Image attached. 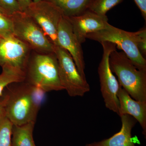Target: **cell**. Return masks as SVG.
<instances>
[{"mask_svg": "<svg viewBox=\"0 0 146 146\" xmlns=\"http://www.w3.org/2000/svg\"><path fill=\"white\" fill-rule=\"evenodd\" d=\"M86 39L102 43H114L117 48L121 50L137 69L146 72V58L140 53L137 46L138 31L130 32L115 27L108 24L105 28L89 33Z\"/></svg>", "mask_w": 146, "mask_h": 146, "instance_id": "cell-4", "label": "cell"}, {"mask_svg": "<svg viewBox=\"0 0 146 146\" xmlns=\"http://www.w3.org/2000/svg\"><path fill=\"white\" fill-rule=\"evenodd\" d=\"M0 11H1V12H3V13H4V12L3 11L1 10V8H0Z\"/></svg>", "mask_w": 146, "mask_h": 146, "instance_id": "cell-27", "label": "cell"}, {"mask_svg": "<svg viewBox=\"0 0 146 146\" xmlns=\"http://www.w3.org/2000/svg\"><path fill=\"white\" fill-rule=\"evenodd\" d=\"M94 146L93 145H91V144H86V146Z\"/></svg>", "mask_w": 146, "mask_h": 146, "instance_id": "cell-25", "label": "cell"}, {"mask_svg": "<svg viewBox=\"0 0 146 146\" xmlns=\"http://www.w3.org/2000/svg\"><path fill=\"white\" fill-rule=\"evenodd\" d=\"M13 35V25L10 16L0 11V37Z\"/></svg>", "mask_w": 146, "mask_h": 146, "instance_id": "cell-19", "label": "cell"}, {"mask_svg": "<svg viewBox=\"0 0 146 146\" xmlns=\"http://www.w3.org/2000/svg\"><path fill=\"white\" fill-rule=\"evenodd\" d=\"M13 25V35L27 44L33 51L54 52V46L39 26L25 11L11 15Z\"/></svg>", "mask_w": 146, "mask_h": 146, "instance_id": "cell-5", "label": "cell"}, {"mask_svg": "<svg viewBox=\"0 0 146 146\" xmlns=\"http://www.w3.org/2000/svg\"><path fill=\"white\" fill-rule=\"evenodd\" d=\"M54 5L63 16L72 17L80 15L88 10L92 0H44Z\"/></svg>", "mask_w": 146, "mask_h": 146, "instance_id": "cell-14", "label": "cell"}, {"mask_svg": "<svg viewBox=\"0 0 146 146\" xmlns=\"http://www.w3.org/2000/svg\"><path fill=\"white\" fill-rule=\"evenodd\" d=\"M57 40L58 46L68 51L72 58L79 72L84 78L86 79L82 44L74 34L70 22L64 16L61 18L58 26Z\"/></svg>", "mask_w": 146, "mask_h": 146, "instance_id": "cell-10", "label": "cell"}, {"mask_svg": "<svg viewBox=\"0 0 146 146\" xmlns=\"http://www.w3.org/2000/svg\"><path fill=\"white\" fill-rule=\"evenodd\" d=\"M141 11V15L146 21V0H133Z\"/></svg>", "mask_w": 146, "mask_h": 146, "instance_id": "cell-23", "label": "cell"}, {"mask_svg": "<svg viewBox=\"0 0 146 146\" xmlns=\"http://www.w3.org/2000/svg\"><path fill=\"white\" fill-rule=\"evenodd\" d=\"M20 6L21 11H24L33 2V0H16Z\"/></svg>", "mask_w": 146, "mask_h": 146, "instance_id": "cell-24", "label": "cell"}, {"mask_svg": "<svg viewBox=\"0 0 146 146\" xmlns=\"http://www.w3.org/2000/svg\"><path fill=\"white\" fill-rule=\"evenodd\" d=\"M109 62L123 89L133 99L146 102V72L137 69L123 51L112 52Z\"/></svg>", "mask_w": 146, "mask_h": 146, "instance_id": "cell-3", "label": "cell"}, {"mask_svg": "<svg viewBox=\"0 0 146 146\" xmlns=\"http://www.w3.org/2000/svg\"><path fill=\"white\" fill-rule=\"evenodd\" d=\"M24 81L46 93L64 90L58 74V63L54 52L32 51L25 71Z\"/></svg>", "mask_w": 146, "mask_h": 146, "instance_id": "cell-2", "label": "cell"}, {"mask_svg": "<svg viewBox=\"0 0 146 146\" xmlns=\"http://www.w3.org/2000/svg\"><path fill=\"white\" fill-rule=\"evenodd\" d=\"M54 52L58 63L59 78L64 90L70 96H83L90 91V86L79 72L71 55L60 46H55Z\"/></svg>", "mask_w": 146, "mask_h": 146, "instance_id": "cell-6", "label": "cell"}, {"mask_svg": "<svg viewBox=\"0 0 146 146\" xmlns=\"http://www.w3.org/2000/svg\"><path fill=\"white\" fill-rule=\"evenodd\" d=\"M32 50L14 35L0 37V66L24 73Z\"/></svg>", "mask_w": 146, "mask_h": 146, "instance_id": "cell-9", "label": "cell"}, {"mask_svg": "<svg viewBox=\"0 0 146 146\" xmlns=\"http://www.w3.org/2000/svg\"><path fill=\"white\" fill-rule=\"evenodd\" d=\"M137 46L140 53L145 58L146 57V28L144 27L138 31Z\"/></svg>", "mask_w": 146, "mask_h": 146, "instance_id": "cell-21", "label": "cell"}, {"mask_svg": "<svg viewBox=\"0 0 146 146\" xmlns=\"http://www.w3.org/2000/svg\"><path fill=\"white\" fill-rule=\"evenodd\" d=\"M13 125L6 117L0 121V146H11Z\"/></svg>", "mask_w": 146, "mask_h": 146, "instance_id": "cell-18", "label": "cell"}, {"mask_svg": "<svg viewBox=\"0 0 146 146\" xmlns=\"http://www.w3.org/2000/svg\"><path fill=\"white\" fill-rule=\"evenodd\" d=\"M35 123L13 125L11 146H36L33 137Z\"/></svg>", "mask_w": 146, "mask_h": 146, "instance_id": "cell-15", "label": "cell"}, {"mask_svg": "<svg viewBox=\"0 0 146 146\" xmlns=\"http://www.w3.org/2000/svg\"><path fill=\"white\" fill-rule=\"evenodd\" d=\"M35 22L54 46H58L57 32L63 15L54 5L44 0L33 2L25 11Z\"/></svg>", "mask_w": 146, "mask_h": 146, "instance_id": "cell-8", "label": "cell"}, {"mask_svg": "<svg viewBox=\"0 0 146 146\" xmlns=\"http://www.w3.org/2000/svg\"><path fill=\"white\" fill-rule=\"evenodd\" d=\"M66 18L70 24L74 34L81 44L86 41L87 34L103 29L109 24L107 16H101L89 9L78 16Z\"/></svg>", "mask_w": 146, "mask_h": 146, "instance_id": "cell-11", "label": "cell"}, {"mask_svg": "<svg viewBox=\"0 0 146 146\" xmlns=\"http://www.w3.org/2000/svg\"><path fill=\"white\" fill-rule=\"evenodd\" d=\"M40 1V0H33V2H35L38 1Z\"/></svg>", "mask_w": 146, "mask_h": 146, "instance_id": "cell-26", "label": "cell"}, {"mask_svg": "<svg viewBox=\"0 0 146 146\" xmlns=\"http://www.w3.org/2000/svg\"><path fill=\"white\" fill-rule=\"evenodd\" d=\"M25 79L24 73L9 68H2V72L0 74V96L11 84L24 81Z\"/></svg>", "mask_w": 146, "mask_h": 146, "instance_id": "cell-16", "label": "cell"}, {"mask_svg": "<svg viewBox=\"0 0 146 146\" xmlns=\"http://www.w3.org/2000/svg\"><path fill=\"white\" fill-rule=\"evenodd\" d=\"M6 97L4 93H3L2 96H0V121L6 117Z\"/></svg>", "mask_w": 146, "mask_h": 146, "instance_id": "cell-22", "label": "cell"}, {"mask_svg": "<svg viewBox=\"0 0 146 146\" xmlns=\"http://www.w3.org/2000/svg\"><path fill=\"white\" fill-rule=\"evenodd\" d=\"M6 117L14 125L36 122L46 92L25 82L11 84L5 89Z\"/></svg>", "mask_w": 146, "mask_h": 146, "instance_id": "cell-1", "label": "cell"}, {"mask_svg": "<svg viewBox=\"0 0 146 146\" xmlns=\"http://www.w3.org/2000/svg\"><path fill=\"white\" fill-rule=\"evenodd\" d=\"M103 53L98 69L102 96L106 107L119 115V104L117 94L120 85L110 69L109 58L110 54L116 50L117 46L109 42L101 43Z\"/></svg>", "mask_w": 146, "mask_h": 146, "instance_id": "cell-7", "label": "cell"}, {"mask_svg": "<svg viewBox=\"0 0 146 146\" xmlns=\"http://www.w3.org/2000/svg\"><path fill=\"white\" fill-rule=\"evenodd\" d=\"M119 104V116L127 115L133 117L139 123L146 136V102L133 99L120 85L117 94Z\"/></svg>", "mask_w": 146, "mask_h": 146, "instance_id": "cell-12", "label": "cell"}, {"mask_svg": "<svg viewBox=\"0 0 146 146\" xmlns=\"http://www.w3.org/2000/svg\"><path fill=\"white\" fill-rule=\"evenodd\" d=\"M120 117L122 125L119 131L110 138L94 142L91 145L94 146H136L132 141L131 131L137 121L129 115H122Z\"/></svg>", "mask_w": 146, "mask_h": 146, "instance_id": "cell-13", "label": "cell"}, {"mask_svg": "<svg viewBox=\"0 0 146 146\" xmlns=\"http://www.w3.org/2000/svg\"><path fill=\"white\" fill-rule=\"evenodd\" d=\"M0 8L9 16L22 11L16 0H0Z\"/></svg>", "mask_w": 146, "mask_h": 146, "instance_id": "cell-20", "label": "cell"}, {"mask_svg": "<svg viewBox=\"0 0 146 146\" xmlns=\"http://www.w3.org/2000/svg\"><path fill=\"white\" fill-rule=\"evenodd\" d=\"M124 0H92L89 10L101 15L106 16L108 11L122 2Z\"/></svg>", "mask_w": 146, "mask_h": 146, "instance_id": "cell-17", "label": "cell"}]
</instances>
